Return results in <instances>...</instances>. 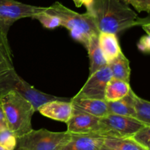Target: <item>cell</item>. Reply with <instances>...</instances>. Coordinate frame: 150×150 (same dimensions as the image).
<instances>
[{"mask_svg":"<svg viewBox=\"0 0 150 150\" xmlns=\"http://www.w3.org/2000/svg\"><path fill=\"white\" fill-rule=\"evenodd\" d=\"M142 25V28H143L144 30L148 34V35H150V21H142L140 22L139 24V25Z\"/></svg>","mask_w":150,"mask_h":150,"instance_id":"obj_28","label":"cell"},{"mask_svg":"<svg viewBox=\"0 0 150 150\" xmlns=\"http://www.w3.org/2000/svg\"><path fill=\"white\" fill-rule=\"evenodd\" d=\"M0 101L7 119L8 129L17 138L33 129L32 118L36 110L30 101L14 91H10L1 96Z\"/></svg>","mask_w":150,"mask_h":150,"instance_id":"obj_3","label":"cell"},{"mask_svg":"<svg viewBox=\"0 0 150 150\" xmlns=\"http://www.w3.org/2000/svg\"><path fill=\"white\" fill-rule=\"evenodd\" d=\"M104 138L72 134L70 140L59 150H100L104 144Z\"/></svg>","mask_w":150,"mask_h":150,"instance_id":"obj_12","label":"cell"},{"mask_svg":"<svg viewBox=\"0 0 150 150\" xmlns=\"http://www.w3.org/2000/svg\"><path fill=\"white\" fill-rule=\"evenodd\" d=\"M88 54L89 57V75L92 74L97 71L103 69L108 65L99 44L98 35H93L90 37L88 44Z\"/></svg>","mask_w":150,"mask_h":150,"instance_id":"obj_13","label":"cell"},{"mask_svg":"<svg viewBox=\"0 0 150 150\" xmlns=\"http://www.w3.org/2000/svg\"><path fill=\"white\" fill-rule=\"evenodd\" d=\"M130 89L128 82L111 78L105 89V101H114L121 99L129 94Z\"/></svg>","mask_w":150,"mask_h":150,"instance_id":"obj_17","label":"cell"},{"mask_svg":"<svg viewBox=\"0 0 150 150\" xmlns=\"http://www.w3.org/2000/svg\"><path fill=\"white\" fill-rule=\"evenodd\" d=\"M133 94V91L130 89L129 94L121 99L114 101H106L108 113L129 116L136 119Z\"/></svg>","mask_w":150,"mask_h":150,"instance_id":"obj_15","label":"cell"},{"mask_svg":"<svg viewBox=\"0 0 150 150\" xmlns=\"http://www.w3.org/2000/svg\"><path fill=\"white\" fill-rule=\"evenodd\" d=\"M131 138L146 149L150 150V126H144Z\"/></svg>","mask_w":150,"mask_h":150,"instance_id":"obj_23","label":"cell"},{"mask_svg":"<svg viewBox=\"0 0 150 150\" xmlns=\"http://www.w3.org/2000/svg\"><path fill=\"white\" fill-rule=\"evenodd\" d=\"M0 144L8 150H15L17 146V137L9 129L0 132Z\"/></svg>","mask_w":150,"mask_h":150,"instance_id":"obj_22","label":"cell"},{"mask_svg":"<svg viewBox=\"0 0 150 150\" xmlns=\"http://www.w3.org/2000/svg\"><path fill=\"white\" fill-rule=\"evenodd\" d=\"M138 49L144 53H150V35L142 37L138 43Z\"/></svg>","mask_w":150,"mask_h":150,"instance_id":"obj_25","label":"cell"},{"mask_svg":"<svg viewBox=\"0 0 150 150\" xmlns=\"http://www.w3.org/2000/svg\"><path fill=\"white\" fill-rule=\"evenodd\" d=\"M8 32V30H7V29H4V28L0 27V32Z\"/></svg>","mask_w":150,"mask_h":150,"instance_id":"obj_31","label":"cell"},{"mask_svg":"<svg viewBox=\"0 0 150 150\" xmlns=\"http://www.w3.org/2000/svg\"><path fill=\"white\" fill-rule=\"evenodd\" d=\"M98 38L103 54L108 63L122 51L118 38L116 34L105 32H100Z\"/></svg>","mask_w":150,"mask_h":150,"instance_id":"obj_14","label":"cell"},{"mask_svg":"<svg viewBox=\"0 0 150 150\" xmlns=\"http://www.w3.org/2000/svg\"><path fill=\"white\" fill-rule=\"evenodd\" d=\"M86 13L93 18L99 32H118L136 26L137 14L119 0H93Z\"/></svg>","mask_w":150,"mask_h":150,"instance_id":"obj_1","label":"cell"},{"mask_svg":"<svg viewBox=\"0 0 150 150\" xmlns=\"http://www.w3.org/2000/svg\"><path fill=\"white\" fill-rule=\"evenodd\" d=\"M12 69H14V66L7 33L0 32V74Z\"/></svg>","mask_w":150,"mask_h":150,"instance_id":"obj_18","label":"cell"},{"mask_svg":"<svg viewBox=\"0 0 150 150\" xmlns=\"http://www.w3.org/2000/svg\"><path fill=\"white\" fill-rule=\"evenodd\" d=\"M108 66L111 70L112 78L120 79L128 83L130 82V62L122 51L116 58L110 61L108 63Z\"/></svg>","mask_w":150,"mask_h":150,"instance_id":"obj_16","label":"cell"},{"mask_svg":"<svg viewBox=\"0 0 150 150\" xmlns=\"http://www.w3.org/2000/svg\"><path fill=\"white\" fill-rule=\"evenodd\" d=\"M0 150H8L7 149H6L5 147H4L3 146H1V144H0Z\"/></svg>","mask_w":150,"mask_h":150,"instance_id":"obj_32","label":"cell"},{"mask_svg":"<svg viewBox=\"0 0 150 150\" xmlns=\"http://www.w3.org/2000/svg\"><path fill=\"white\" fill-rule=\"evenodd\" d=\"M100 124L103 138H131L146 126L135 118L110 113L100 118Z\"/></svg>","mask_w":150,"mask_h":150,"instance_id":"obj_6","label":"cell"},{"mask_svg":"<svg viewBox=\"0 0 150 150\" xmlns=\"http://www.w3.org/2000/svg\"><path fill=\"white\" fill-rule=\"evenodd\" d=\"M38 111L45 117L67 124L73 115V108L70 99L54 100L42 104Z\"/></svg>","mask_w":150,"mask_h":150,"instance_id":"obj_10","label":"cell"},{"mask_svg":"<svg viewBox=\"0 0 150 150\" xmlns=\"http://www.w3.org/2000/svg\"><path fill=\"white\" fill-rule=\"evenodd\" d=\"M65 132H52L46 129L30 132L17 138L16 150H59L71 138Z\"/></svg>","mask_w":150,"mask_h":150,"instance_id":"obj_5","label":"cell"},{"mask_svg":"<svg viewBox=\"0 0 150 150\" xmlns=\"http://www.w3.org/2000/svg\"><path fill=\"white\" fill-rule=\"evenodd\" d=\"M7 129H8L7 119H6L4 110H3L2 105H1V101H0V132Z\"/></svg>","mask_w":150,"mask_h":150,"instance_id":"obj_26","label":"cell"},{"mask_svg":"<svg viewBox=\"0 0 150 150\" xmlns=\"http://www.w3.org/2000/svg\"><path fill=\"white\" fill-rule=\"evenodd\" d=\"M32 19L39 21L42 24V26L47 29H55V28L62 26L61 19L59 18L48 13L45 11L35 15Z\"/></svg>","mask_w":150,"mask_h":150,"instance_id":"obj_21","label":"cell"},{"mask_svg":"<svg viewBox=\"0 0 150 150\" xmlns=\"http://www.w3.org/2000/svg\"><path fill=\"white\" fill-rule=\"evenodd\" d=\"M73 1L77 7H81V6L84 5L86 10L90 8L93 2V0H73Z\"/></svg>","mask_w":150,"mask_h":150,"instance_id":"obj_27","label":"cell"},{"mask_svg":"<svg viewBox=\"0 0 150 150\" xmlns=\"http://www.w3.org/2000/svg\"><path fill=\"white\" fill-rule=\"evenodd\" d=\"M127 5L133 6L139 13H150V0H119Z\"/></svg>","mask_w":150,"mask_h":150,"instance_id":"obj_24","label":"cell"},{"mask_svg":"<svg viewBox=\"0 0 150 150\" xmlns=\"http://www.w3.org/2000/svg\"><path fill=\"white\" fill-rule=\"evenodd\" d=\"M70 102L73 110L76 111L100 118L108 114L107 102L105 100L74 96L70 99Z\"/></svg>","mask_w":150,"mask_h":150,"instance_id":"obj_11","label":"cell"},{"mask_svg":"<svg viewBox=\"0 0 150 150\" xmlns=\"http://www.w3.org/2000/svg\"><path fill=\"white\" fill-rule=\"evenodd\" d=\"M45 12L59 18L62 26L67 28L73 39L80 42L86 49L90 37L99 35L96 24L89 13L81 14L67 8L59 1L47 7Z\"/></svg>","mask_w":150,"mask_h":150,"instance_id":"obj_2","label":"cell"},{"mask_svg":"<svg viewBox=\"0 0 150 150\" xmlns=\"http://www.w3.org/2000/svg\"><path fill=\"white\" fill-rule=\"evenodd\" d=\"M100 150H115V149H114L110 148V147L106 146L104 145V144H103V145L102 146V147H101L100 149Z\"/></svg>","mask_w":150,"mask_h":150,"instance_id":"obj_30","label":"cell"},{"mask_svg":"<svg viewBox=\"0 0 150 150\" xmlns=\"http://www.w3.org/2000/svg\"><path fill=\"white\" fill-rule=\"evenodd\" d=\"M104 145L115 150H147L132 138H105Z\"/></svg>","mask_w":150,"mask_h":150,"instance_id":"obj_19","label":"cell"},{"mask_svg":"<svg viewBox=\"0 0 150 150\" xmlns=\"http://www.w3.org/2000/svg\"><path fill=\"white\" fill-rule=\"evenodd\" d=\"M100 117L73 110V115L67 122V131L76 135L100 137Z\"/></svg>","mask_w":150,"mask_h":150,"instance_id":"obj_9","label":"cell"},{"mask_svg":"<svg viewBox=\"0 0 150 150\" xmlns=\"http://www.w3.org/2000/svg\"><path fill=\"white\" fill-rule=\"evenodd\" d=\"M14 91L30 101L35 110L42 104L54 100H67L69 99L55 96L37 90L18 75L14 69L0 74V97L4 94Z\"/></svg>","mask_w":150,"mask_h":150,"instance_id":"obj_4","label":"cell"},{"mask_svg":"<svg viewBox=\"0 0 150 150\" xmlns=\"http://www.w3.org/2000/svg\"><path fill=\"white\" fill-rule=\"evenodd\" d=\"M47 7L24 4L16 0H0V27L9 30L16 21L23 18H32L46 10Z\"/></svg>","mask_w":150,"mask_h":150,"instance_id":"obj_7","label":"cell"},{"mask_svg":"<svg viewBox=\"0 0 150 150\" xmlns=\"http://www.w3.org/2000/svg\"><path fill=\"white\" fill-rule=\"evenodd\" d=\"M111 78L112 74L107 65L103 69L89 75V79L75 96L105 100V89Z\"/></svg>","mask_w":150,"mask_h":150,"instance_id":"obj_8","label":"cell"},{"mask_svg":"<svg viewBox=\"0 0 150 150\" xmlns=\"http://www.w3.org/2000/svg\"><path fill=\"white\" fill-rule=\"evenodd\" d=\"M150 21V16H149V18H146V19H138L137 23H136V25H139V24L140 23V22H142V21Z\"/></svg>","mask_w":150,"mask_h":150,"instance_id":"obj_29","label":"cell"},{"mask_svg":"<svg viewBox=\"0 0 150 150\" xmlns=\"http://www.w3.org/2000/svg\"><path fill=\"white\" fill-rule=\"evenodd\" d=\"M136 119L146 126H150V101L138 96L133 92Z\"/></svg>","mask_w":150,"mask_h":150,"instance_id":"obj_20","label":"cell"}]
</instances>
